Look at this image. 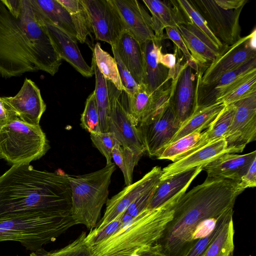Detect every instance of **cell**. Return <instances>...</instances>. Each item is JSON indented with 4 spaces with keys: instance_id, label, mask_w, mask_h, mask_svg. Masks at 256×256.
Instances as JSON below:
<instances>
[{
    "instance_id": "cell-1",
    "label": "cell",
    "mask_w": 256,
    "mask_h": 256,
    "mask_svg": "<svg viewBox=\"0 0 256 256\" xmlns=\"http://www.w3.org/2000/svg\"><path fill=\"white\" fill-rule=\"evenodd\" d=\"M62 59L32 0L10 12L0 0V76L10 78L42 70L54 76Z\"/></svg>"
},
{
    "instance_id": "cell-2",
    "label": "cell",
    "mask_w": 256,
    "mask_h": 256,
    "mask_svg": "<svg viewBox=\"0 0 256 256\" xmlns=\"http://www.w3.org/2000/svg\"><path fill=\"white\" fill-rule=\"evenodd\" d=\"M246 189L240 182L207 177L174 205L172 218L157 243L169 256H176L192 242L198 226L233 210L237 197Z\"/></svg>"
},
{
    "instance_id": "cell-3",
    "label": "cell",
    "mask_w": 256,
    "mask_h": 256,
    "mask_svg": "<svg viewBox=\"0 0 256 256\" xmlns=\"http://www.w3.org/2000/svg\"><path fill=\"white\" fill-rule=\"evenodd\" d=\"M68 174L14 164L0 176V218L34 212H71Z\"/></svg>"
},
{
    "instance_id": "cell-4",
    "label": "cell",
    "mask_w": 256,
    "mask_h": 256,
    "mask_svg": "<svg viewBox=\"0 0 256 256\" xmlns=\"http://www.w3.org/2000/svg\"><path fill=\"white\" fill-rule=\"evenodd\" d=\"M176 202L146 209L130 219L123 217L121 228L104 240L88 246L90 256H130L138 248L152 245L161 238L172 220Z\"/></svg>"
},
{
    "instance_id": "cell-5",
    "label": "cell",
    "mask_w": 256,
    "mask_h": 256,
    "mask_svg": "<svg viewBox=\"0 0 256 256\" xmlns=\"http://www.w3.org/2000/svg\"><path fill=\"white\" fill-rule=\"evenodd\" d=\"M76 223L71 212H34L0 218V242L14 241L35 252Z\"/></svg>"
},
{
    "instance_id": "cell-6",
    "label": "cell",
    "mask_w": 256,
    "mask_h": 256,
    "mask_svg": "<svg viewBox=\"0 0 256 256\" xmlns=\"http://www.w3.org/2000/svg\"><path fill=\"white\" fill-rule=\"evenodd\" d=\"M116 170L114 162L96 171L68 178L72 190L71 214L78 224L94 228L108 200V188Z\"/></svg>"
},
{
    "instance_id": "cell-7",
    "label": "cell",
    "mask_w": 256,
    "mask_h": 256,
    "mask_svg": "<svg viewBox=\"0 0 256 256\" xmlns=\"http://www.w3.org/2000/svg\"><path fill=\"white\" fill-rule=\"evenodd\" d=\"M50 148L40 125L33 126L18 116L0 124V158L14 164H30Z\"/></svg>"
},
{
    "instance_id": "cell-8",
    "label": "cell",
    "mask_w": 256,
    "mask_h": 256,
    "mask_svg": "<svg viewBox=\"0 0 256 256\" xmlns=\"http://www.w3.org/2000/svg\"><path fill=\"white\" fill-rule=\"evenodd\" d=\"M182 124L176 116L172 100L168 104L154 110L140 123L137 126L139 134L149 156H159Z\"/></svg>"
},
{
    "instance_id": "cell-9",
    "label": "cell",
    "mask_w": 256,
    "mask_h": 256,
    "mask_svg": "<svg viewBox=\"0 0 256 256\" xmlns=\"http://www.w3.org/2000/svg\"><path fill=\"white\" fill-rule=\"evenodd\" d=\"M190 2L205 20L214 36L224 46H231L242 38L240 17L244 6L226 10L220 8L214 0Z\"/></svg>"
},
{
    "instance_id": "cell-10",
    "label": "cell",
    "mask_w": 256,
    "mask_h": 256,
    "mask_svg": "<svg viewBox=\"0 0 256 256\" xmlns=\"http://www.w3.org/2000/svg\"><path fill=\"white\" fill-rule=\"evenodd\" d=\"M110 104L108 132L112 133L122 146L144 154L145 149L137 125L128 112L127 104L120 100L121 91L107 81Z\"/></svg>"
},
{
    "instance_id": "cell-11",
    "label": "cell",
    "mask_w": 256,
    "mask_h": 256,
    "mask_svg": "<svg viewBox=\"0 0 256 256\" xmlns=\"http://www.w3.org/2000/svg\"><path fill=\"white\" fill-rule=\"evenodd\" d=\"M256 57V28L248 35L241 38L234 44L227 46L224 52L200 76V86L208 84L224 74L233 70Z\"/></svg>"
},
{
    "instance_id": "cell-12",
    "label": "cell",
    "mask_w": 256,
    "mask_h": 256,
    "mask_svg": "<svg viewBox=\"0 0 256 256\" xmlns=\"http://www.w3.org/2000/svg\"><path fill=\"white\" fill-rule=\"evenodd\" d=\"M95 38L114 46L124 30L119 13L112 0H82Z\"/></svg>"
},
{
    "instance_id": "cell-13",
    "label": "cell",
    "mask_w": 256,
    "mask_h": 256,
    "mask_svg": "<svg viewBox=\"0 0 256 256\" xmlns=\"http://www.w3.org/2000/svg\"><path fill=\"white\" fill-rule=\"evenodd\" d=\"M235 112L224 136L228 148L242 152L256 140V94L233 104Z\"/></svg>"
},
{
    "instance_id": "cell-14",
    "label": "cell",
    "mask_w": 256,
    "mask_h": 256,
    "mask_svg": "<svg viewBox=\"0 0 256 256\" xmlns=\"http://www.w3.org/2000/svg\"><path fill=\"white\" fill-rule=\"evenodd\" d=\"M162 168L156 166L142 178L126 186L122 191L108 199L104 216L94 228L98 232L114 220L119 214L124 212L140 195L149 189L158 186L160 180Z\"/></svg>"
},
{
    "instance_id": "cell-15",
    "label": "cell",
    "mask_w": 256,
    "mask_h": 256,
    "mask_svg": "<svg viewBox=\"0 0 256 256\" xmlns=\"http://www.w3.org/2000/svg\"><path fill=\"white\" fill-rule=\"evenodd\" d=\"M202 70L199 68L197 76L196 107H204L216 103L219 98L256 72V57L252 58L240 66L222 74L214 82L205 86L199 84Z\"/></svg>"
},
{
    "instance_id": "cell-16",
    "label": "cell",
    "mask_w": 256,
    "mask_h": 256,
    "mask_svg": "<svg viewBox=\"0 0 256 256\" xmlns=\"http://www.w3.org/2000/svg\"><path fill=\"white\" fill-rule=\"evenodd\" d=\"M2 98L9 109L21 120L33 126L40 125L46 104L39 88L32 80L26 78L16 96Z\"/></svg>"
},
{
    "instance_id": "cell-17",
    "label": "cell",
    "mask_w": 256,
    "mask_h": 256,
    "mask_svg": "<svg viewBox=\"0 0 256 256\" xmlns=\"http://www.w3.org/2000/svg\"><path fill=\"white\" fill-rule=\"evenodd\" d=\"M242 152L239 149L228 148L225 139H220L162 169L160 180L196 168H203L225 154Z\"/></svg>"
},
{
    "instance_id": "cell-18",
    "label": "cell",
    "mask_w": 256,
    "mask_h": 256,
    "mask_svg": "<svg viewBox=\"0 0 256 256\" xmlns=\"http://www.w3.org/2000/svg\"><path fill=\"white\" fill-rule=\"evenodd\" d=\"M124 28L142 44L156 38L152 28L151 16L136 0H112Z\"/></svg>"
},
{
    "instance_id": "cell-19",
    "label": "cell",
    "mask_w": 256,
    "mask_h": 256,
    "mask_svg": "<svg viewBox=\"0 0 256 256\" xmlns=\"http://www.w3.org/2000/svg\"><path fill=\"white\" fill-rule=\"evenodd\" d=\"M193 70L187 64L180 72L172 98L176 116L182 124L192 114L196 108L198 74H195Z\"/></svg>"
},
{
    "instance_id": "cell-20",
    "label": "cell",
    "mask_w": 256,
    "mask_h": 256,
    "mask_svg": "<svg viewBox=\"0 0 256 256\" xmlns=\"http://www.w3.org/2000/svg\"><path fill=\"white\" fill-rule=\"evenodd\" d=\"M256 158V150L244 154L226 153L203 167L202 170L208 178L240 182Z\"/></svg>"
},
{
    "instance_id": "cell-21",
    "label": "cell",
    "mask_w": 256,
    "mask_h": 256,
    "mask_svg": "<svg viewBox=\"0 0 256 256\" xmlns=\"http://www.w3.org/2000/svg\"><path fill=\"white\" fill-rule=\"evenodd\" d=\"M202 170V168L198 167L162 180L154 193L148 209H155L166 203L178 202Z\"/></svg>"
},
{
    "instance_id": "cell-22",
    "label": "cell",
    "mask_w": 256,
    "mask_h": 256,
    "mask_svg": "<svg viewBox=\"0 0 256 256\" xmlns=\"http://www.w3.org/2000/svg\"><path fill=\"white\" fill-rule=\"evenodd\" d=\"M192 58L200 67L210 64L223 52L216 46L190 22L176 26Z\"/></svg>"
},
{
    "instance_id": "cell-23",
    "label": "cell",
    "mask_w": 256,
    "mask_h": 256,
    "mask_svg": "<svg viewBox=\"0 0 256 256\" xmlns=\"http://www.w3.org/2000/svg\"><path fill=\"white\" fill-rule=\"evenodd\" d=\"M44 24L60 58L68 62L84 76L92 77L94 74L92 68L83 58L77 42L56 26L48 22Z\"/></svg>"
},
{
    "instance_id": "cell-24",
    "label": "cell",
    "mask_w": 256,
    "mask_h": 256,
    "mask_svg": "<svg viewBox=\"0 0 256 256\" xmlns=\"http://www.w3.org/2000/svg\"><path fill=\"white\" fill-rule=\"evenodd\" d=\"M152 16V28L157 40L164 39L166 26L176 28L186 21L176 0H143Z\"/></svg>"
},
{
    "instance_id": "cell-25",
    "label": "cell",
    "mask_w": 256,
    "mask_h": 256,
    "mask_svg": "<svg viewBox=\"0 0 256 256\" xmlns=\"http://www.w3.org/2000/svg\"><path fill=\"white\" fill-rule=\"evenodd\" d=\"M114 46L118 54L134 80L142 83L144 76V54L142 44L126 30H124Z\"/></svg>"
},
{
    "instance_id": "cell-26",
    "label": "cell",
    "mask_w": 256,
    "mask_h": 256,
    "mask_svg": "<svg viewBox=\"0 0 256 256\" xmlns=\"http://www.w3.org/2000/svg\"><path fill=\"white\" fill-rule=\"evenodd\" d=\"M144 54V76L142 83L151 94L162 87L167 82L169 69L158 60V54L162 46L156 38L142 44Z\"/></svg>"
},
{
    "instance_id": "cell-27",
    "label": "cell",
    "mask_w": 256,
    "mask_h": 256,
    "mask_svg": "<svg viewBox=\"0 0 256 256\" xmlns=\"http://www.w3.org/2000/svg\"><path fill=\"white\" fill-rule=\"evenodd\" d=\"M44 22L58 27L77 42L76 34L70 14L57 0H32Z\"/></svg>"
},
{
    "instance_id": "cell-28",
    "label": "cell",
    "mask_w": 256,
    "mask_h": 256,
    "mask_svg": "<svg viewBox=\"0 0 256 256\" xmlns=\"http://www.w3.org/2000/svg\"><path fill=\"white\" fill-rule=\"evenodd\" d=\"M225 106L222 103L216 102L206 106L196 107L192 114L182 124L169 144L196 130L202 131L208 128Z\"/></svg>"
},
{
    "instance_id": "cell-29",
    "label": "cell",
    "mask_w": 256,
    "mask_h": 256,
    "mask_svg": "<svg viewBox=\"0 0 256 256\" xmlns=\"http://www.w3.org/2000/svg\"><path fill=\"white\" fill-rule=\"evenodd\" d=\"M234 112L235 106L234 104L226 106L206 128V130L203 132V134L198 142L192 148L183 154L179 160L206 146L224 138L230 126Z\"/></svg>"
},
{
    "instance_id": "cell-30",
    "label": "cell",
    "mask_w": 256,
    "mask_h": 256,
    "mask_svg": "<svg viewBox=\"0 0 256 256\" xmlns=\"http://www.w3.org/2000/svg\"><path fill=\"white\" fill-rule=\"evenodd\" d=\"M126 94L128 112L138 126L154 110V94L150 93L146 86L144 84H141L133 93Z\"/></svg>"
},
{
    "instance_id": "cell-31",
    "label": "cell",
    "mask_w": 256,
    "mask_h": 256,
    "mask_svg": "<svg viewBox=\"0 0 256 256\" xmlns=\"http://www.w3.org/2000/svg\"><path fill=\"white\" fill-rule=\"evenodd\" d=\"M92 67L96 78L94 92L100 117V131L103 132H108L110 104L108 82L100 71L93 58Z\"/></svg>"
},
{
    "instance_id": "cell-32",
    "label": "cell",
    "mask_w": 256,
    "mask_h": 256,
    "mask_svg": "<svg viewBox=\"0 0 256 256\" xmlns=\"http://www.w3.org/2000/svg\"><path fill=\"white\" fill-rule=\"evenodd\" d=\"M70 14L76 34L80 43L86 41L88 35L92 32V26L86 9L82 0H57Z\"/></svg>"
},
{
    "instance_id": "cell-33",
    "label": "cell",
    "mask_w": 256,
    "mask_h": 256,
    "mask_svg": "<svg viewBox=\"0 0 256 256\" xmlns=\"http://www.w3.org/2000/svg\"><path fill=\"white\" fill-rule=\"evenodd\" d=\"M143 154L131 148L116 145L112 151V159L122 172L126 186L132 183L133 172Z\"/></svg>"
},
{
    "instance_id": "cell-34",
    "label": "cell",
    "mask_w": 256,
    "mask_h": 256,
    "mask_svg": "<svg viewBox=\"0 0 256 256\" xmlns=\"http://www.w3.org/2000/svg\"><path fill=\"white\" fill-rule=\"evenodd\" d=\"M234 230L232 217L222 226L203 256H234Z\"/></svg>"
},
{
    "instance_id": "cell-35",
    "label": "cell",
    "mask_w": 256,
    "mask_h": 256,
    "mask_svg": "<svg viewBox=\"0 0 256 256\" xmlns=\"http://www.w3.org/2000/svg\"><path fill=\"white\" fill-rule=\"evenodd\" d=\"M176 2L186 21L190 22L204 34L218 50H224L228 46H224L214 36L208 27L205 20L190 2V0H176Z\"/></svg>"
},
{
    "instance_id": "cell-36",
    "label": "cell",
    "mask_w": 256,
    "mask_h": 256,
    "mask_svg": "<svg viewBox=\"0 0 256 256\" xmlns=\"http://www.w3.org/2000/svg\"><path fill=\"white\" fill-rule=\"evenodd\" d=\"M92 58L105 79L112 82L118 90L122 92L116 60L102 49L99 42H96L94 45Z\"/></svg>"
},
{
    "instance_id": "cell-37",
    "label": "cell",
    "mask_w": 256,
    "mask_h": 256,
    "mask_svg": "<svg viewBox=\"0 0 256 256\" xmlns=\"http://www.w3.org/2000/svg\"><path fill=\"white\" fill-rule=\"evenodd\" d=\"M203 132L196 130L186 135L166 146L156 158L168 160L175 162L180 157L192 148L201 138Z\"/></svg>"
},
{
    "instance_id": "cell-38",
    "label": "cell",
    "mask_w": 256,
    "mask_h": 256,
    "mask_svg": "<svg viewBox=\"0 0 256 256\" xmlns=\"http://www.w3.org/2000/svg\"><path fill=\"white\" fill-rule=\"evenodd\" d=\"M233 212L232 210L222 216L218 220L215 228L210 234L192 241L176 256H203L208 247L216 238L223 226L232 217Z\"/></svg>"
},
{
    "instance_id": "cell-39",
    "label": "cell",
    "mask_w": 256,
    "mask_h": 256,
    "mask_svg": "<svg viewBox=\"0 0 256 256\" xmlns=\"http://www.w3.org/2000/svg\"><path fill=\"white\" fill-rule=\"evenodd\" d=\"M86 236V232H82L76 239L61 248L47 251L42 248L32 252L30 256H90Z\"/></svg>"
},
{
    "instance_id": "cell-40",
    "label": "cell",
    "mask_w": 256,
    "mask_h": 256,
    "mask_svg": "<svg viewBox=\"0 0 256 256\" xmlns=\"http://www.w3.org/2000/svg\"><path fill=\"white\" fill-rule=\"evenodd\" d=\"M254 94H256V72L230 92L218 98L216 102L222 103L226 106Z\"/></svg>"
},
{
    "instance_id": "cell-41",
    "label": "cell",
    "mask_w": 256,
    "mask_h": 256,
    "mask_svg": "<svg viewBox=\"0 0 256 256\" xmlns=\"http://www.w3.org/2000/svg\"><path fill=\"white\" fill-rule=\"evenodd\" d=\"M81 126L90 134L100 132V117L94 91L86 99L80 118Z\"/></svg>"
},
{
    "instance_id": "cell-42",
    "label": "cell",
    "mask_w": 256,
    "mask_h": 256,
    "mask_svg": "<svg viewBox=\"0 0 256 256\" xmlns=\"http://www.w3.org/2000/svg\"><path fill=\"white\" fill-rule=\"evenodd\" d=\"M90 138L94 146L106 158V164H110L112 150L117 144L121 146L114 135L110 132H100L90 134Z\"/></svg>"
},
{
    "instance_id": "cell-43",
    "label": "cell",
    "mask_w": 256,
    "mask_h": 256,
    "mask_svg": "<svg viewBox=\"0 0 256 256\" xmlns=\"http://www.w3.org/2000/svg\"><path fill=\"white\" fill-rule=\"evenodd\" d=\"M124 212L119 214L114 220L102 230L95 232L91 230L86 234V241L88 246H90L108 238L121 228Z\"/></svg>"
},
{
    "instance_id": "cell-44",
    "label": "cell",
    "mask_w": 256,
    "mask_h": 256,
    "mask_svg": "<svg viewBox=\"0 0 256 256\" xmlns=\"http://www.w3.org/2000/svg\"><path fill=\"white\" fill-rule=\"evenodd\" d=\"M166 35L164 38L170 40L176 46L177 49L180 50L183 54V56L186 60L188 66H190L197 73L198 72L199 66L188 51L181 35L176 27L166 26L164 28Z\"/></svg>"
},
{
    "instance_id": "cell-45",
    "label": "cell",
    "mask_w": 256,
    "mask_h": 256,
    "mask_svg": "<svg viewBox=\"0 0 256 256\" xmlns=\"http://www.w3.org/2000/svg\"><path fill=\"white\" fill-rule=\"evenodd\" d=\"M114 58L116 62L118 74L122 88V92L127 94L133 93L139 86L130 73L120 60L114 46H111Z\"/></svg>"
},
{
    "instance_id": "cell-46",
    "label": "cell",
    "mask_w": 256,
    "mask_h": 256,
    "mask_svg": "<svg viewBox=\"0 0 256 256\" xmlns=\"http://www.w3.org/2000/svg\"><path fill=\"white\" fill-rule=\"evenodd\" d=\"M158 186L149 189L140 195L128 206L125 211V213L132 218H134L142 211L147 209Z\"/></svg>"
},
{
    "instance_id": "cell-47",
    "label": "cell",
    "mask_w": 256,
    "mask_h": 256,
    "mask_svg": "<svg viewBox=\"0 0 256 256\" xmlns=\"http://www.w3.org/2000/svg\"><path fill=\"white\" fill-rule=\"evenodd\" d=\"M130 256H170L162 246L156 243L152 245L144 246L136 250Z\"/></svg>"
},
{
    "instance_id": "cell-48",
    "label": "cell",
    "mask_w": 256,
    "mask_h": 256,
    "mask_svg": "<svg viewBox=\"0 0 256 256\" xmlns=\"http://www.w3.org/2000/svg\"><path fill=\"white\" fill-rule=\"evenodd\" d=\"M240 182L246 188L256 186V158L252 162L246 173L241 178Z\"/></svg>"
},
{
    "instance_id": "cell-49",
    "label": "cell",
    "mask_w": 256,
    "mask_h": 256,
    "mask_svg": "<svg viewBox=\"0 0 256 256\" xmlns=\"http://www.w3.org/2000/svg\"><path fill=\"white\" fill-rule=\"evenodd\" d=\"M177 53L178 49L176 48L174 54H163L162 52L161 46L158 51V60L162 66L171 70L176 66L178 60H176Z\"/></svg>"
},
{
    "instance_id": "cell-50",
    "label": "cell",
    "mask_w": 256,
    "mask_h": 256,
    "mask_svg": "<svg viewBox=\"0 0 256 256\" xmlns=\"http://www.w3.org/2000/svg\"><path fill=\"white\" fill-rule=\"evenodd\" d=\"M221 8L226 10L238 9L244 6L248 0H214Z\"/></svg>"
},
{
    "instance_id": "cell-51",
    "label": "cell",
    "mask_w": 256,
    "mask_h": 256,
    "mask_svg": "<svg viewBox=\"0 0 256 256\" xmlns=\"http://www.w3.org/2000/svg\"><path fill=\"white\" fill-rule=\"evenodd\" d=\"M17 116L12 112L0 96V124L4 123L8 120Z\"/></svg>"
},
{
    "instance_id": "cell-52",
    "label": "cell",
    "mask_w": 256,
    "mask_h": 256,
    "mask_svg": "<svg viewBox=\"0 0 256 256\" xmlns=\"http://www.w3.org/2000/svg\"></svg>"
}]
</instances>
